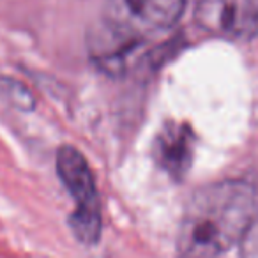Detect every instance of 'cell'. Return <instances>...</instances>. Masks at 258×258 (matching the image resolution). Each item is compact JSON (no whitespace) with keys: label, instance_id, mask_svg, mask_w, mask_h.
Instances as JSON below:
<instances>
[{"label":"cell","instance_id":"obj_6","mask_svg":"<svg viewBox=\"0 0 258 258\" xmlns=\"http://www.w3.org/2000/svg\"><path fill=\"white\" fill-rule=\"evenodd\" d=\"M0 92L11 103V106L22 111H30L34 108V96L22 82L13 78H0Z\"/></svg>","mask_w":258,"mask_h":258},{"label":"cell","instance_id":"obj_2","mask_svg":"<svg viewBox=\"0 0 258 258\" xmlns=\"http://www.w3.org/2000/svg\"><path fill=\"white\" fill-rule=\"evenodd\" d=\"M57 173L68 193L75 200V211L69 225L80 242L94 246L101 237V200L96 180L87 159L71 145H64L57 152Z\"/></svg>","mask_w":258,"mask_h":258},{"label":"cell","instance_id":"obj_5","mask_svg":"<svg viewBox=\"0 0 258 258\" xmlns=\"http://www.w3.org/2000/svg\"><path fill=\"white\" fill-rule=\"evenodd\" d=\"M184 9L186 0H122V18L115 22L133 30L137 27L163 30L175 25L184 15Z\"/></svg>","mask_w":258,"mask_h":258},{"label":"cell","instance_id":"obj_1","mask_svg":"<svg viewBox=\"0 0 258 258\" xmlns=\"http://www.w3.org/2000/svg\"><path fill=\"white\" fill-rule=\"evenodd\" d=\"M256 214V189L244 180L200 187L187 202L179 226L180 258H219L240 242Z\"/></svg>","mask_w":258,"mask_h":258},{"label":"cell","instance_id":"obj_7","mask_svg":"<svg viewBox=\"0 0 258 258\" xmlns=\"http://www.w3.org/2000/svg\"><path fill=\"white\" fill-rule=\"evenodd\" d=\"M240 258H258V214L239 242Z\"/></svg>","mask_w":258,"mask_h":258},{"label":"cell","instance_id":"obj_4","mask_svg":"<svg viewBox=\"0 0 258 258\" xmlns=\"http://www.w3.org/2000/svg\"><path fill=\"white\" fill-rule=\"evenodd\" d=\"M195 133L187 122L170 120L158 131L152 144V158L156 165L172 180L187 175L195 158Z\"/></svg>","mask_w":258,"mask_h":258},{"label":"cell","instance_id":"obj_3","mask_svg":"<svg viewBox=\"0 0 258 258\" xmlns=\"http://www.w3.org/2000/svg\"><path fill=\"white\" fill-rule=\"evenodd\" d=\"M195 20L200 29L216 37L251 39L258 32V0H200Z\"/></svg>","mask_w":258,"mask_h":258}]
</instances>
